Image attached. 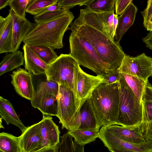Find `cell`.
<instances>
[{"instance_id": "cell-30", "label": "cell", "mask_w": 152, "mask_h": 152, "mask_svg": "<svg viewBox=\"0 0 152 152\" xmlns=\"http://www.w3.org/2000/svg\"><path fill=\"white\" fill-rule=\"evenodd\" d=\"M59 90V84L57 83L46 80L40 83L35 92L37 93L53 95L57 97Z\"/></svg>"}, {"instance_id": "cell-13", "label": "cell", "mask_w": 152, "mask_h": 152, "mask_svg": "<svg viewBox=\"0 0 152 152\" xmlns=\"http://www.w3.org/2000/svg\"><path fill=\"white\" fill-rule=\"evenodd\" d=\"M9 12L13 19V41L12 52L17 51L24 39L31 30L33 23L26 18H22L17 15L11 9Z\"/></svg>"}, {"instance_id": "cell-41", "label": "cell", "mask_w": 152, "mask_h": 152, "mask_svg": "<svg viewBox=\"0 0 152 152\" xmlns=\"http://www.w3.org/2000/svg\"><path fill=\"white\" fill-rule=\"evenodd\" d=\"M58 145L45 147L36 152H58Z\"/></svg>"}, {"instance_id": "cell-34", "label": "cell", "mask_w": 152, "mask_h": 152, "mask_svg": "<svg viewBox=\"0 0 152 152\" xmlns=\"http://www.w3.org/2000/svg\"><path fill=\"white\" fill-rule=\"evenodd\" d=\"M89 0H58L57 5L60 9L67 10L77 5H85Z\"/></svg>"}, {"instance_id": "cell-33", "label": "cell", "mask_w": 152, "mask_h": 152, "mask_svg": "<svg viewBox=\"0 0 152 152\" xmlns=\"http://www.w3.org/2000/svg\"><path fill=\"white\" fill-rule=\"evenodd\" d=\"M140 12L143 18L144 27L147 30L152 31V0L147 1L146 8Z\"/></svg>"}, {"instance_id": "cell-32", "label": "cell", "mask_w": 152, "mask_h": 152, "mask_svg": "<svg viewBox=\"0 0 152 152\" xmlns=\"http://www.w3.org/2000/svg\"><path fill=\"white\" fill-rule=\"evenodd\" d=\"M30 0H11L9 5L18 15L26 18V13L27 6Z\"/></svg>"}, {"instance_id": "cell-12", "label": "cell", "mask_w": 152, "mask_h": 152, "mask_svg": "<svg viewBox=\"0 0 152 152\" xmlns=\"http://www.w3.org/2000/svg\"><path fill=\"white\" fill-rule=\"evenodd\" d=\"M141 126L125 127L115 124L103 126L106 130L124 141L132 143L140 144L148 141L143 137Z\"/></svg>"}, {"instance_id": "cell-31", "label": "cell", "mask_w": 152, "mask_h": 152, "mask_svg": "<svg viewBox=\"0 0 152 152\" xmlns=\"http://www.w3.org/2000/svg\"><path fill=\"white\" fill-rule=\"evenodd\" d=\"M69 10L60 9L52 11L42 12L34 17L35 22L41 23L48 21L58 17L67 12Z\"/></svg>"}, {"instance_id": "cell-17", "label": "cell", "mask_w": 152, "mask_h": 152, "mask_svg": "<svg viewBox=\"0 0 152 152\" xmlns=\"http://www.w3.org/2000/svg\"><path fill=\"white\" fill-rule=\"evenodd\" d=\"M22 49L25 69L31 74L37 75L46 74L48 65L45 63L29 47L23 45Z\"/></svg>"}, {"instance_id": "cell-11", "label": "cell", "mask_w": 152, "mask_h": 152, "mask_svg": "<svg viewBox=\"0 0 152 152\" xmlns=\"http://www.w3.org/2000/svg\"><path fill=\"white\" fill-rule=\"evenodd\" d=\"M19 137L22 152H36L44 147L39 122L27 127Z\"/></svg>"}, {"instance_id": "cell-42", "label": "cell", "mask_w": 152, "mask_h": 152, "mask_svg": "<svg viewBox=\"0 0 152 152\" xmlns=\"http://www.w3.org/2000/svg\"><path fill=\"white\" fill-rule=\"evenodd\" d=\"M118 21V15L114 14L113 16V33L114 37L116 30L117 26Z\"/></svg>"}, {"instance_id": "cell-7", "label": "cell", "mask_w": 152, "mask_h": 152, "mask_svg": "<svg viewBox=\"0 0 152 152\" xmlns=\"http://www.w3.org/2000/svg\"><path fill=\"white\" fill-rule=\"evenodd\" d=\"M80 68L77 61L69 54H61L55 60L48 65L45 74L46 80L65 85L79 99L77 83Z\"/></svg>"}, {"instance_id": "cell-25", "label": "cell", "mask_w": 152, "mask_h": 152, "mask_svg": "<svg viewBox=\"0 0 152 152\" xmlns=\"http://www.w3.org/2000/svg\"><path fill=\"white\" fill-rule=\"evenodd\" d=\"M60 138L58 152H84V145H80L74 142L68 132Z\"/></svg>"}, {"instance_id": "cell-23", "label": "cell", "mask_w": 152, "mask_h": 152, "mask_svg": "<svg viewBox=\"0 0 152 152\" xmlns=\"http://www.w3.org/2000/svg\"><path fill=\"white\" fill-rule=\"evenodd\" d=\"M0 151L3 152H22L19 137L7 133L1 132Z\"/></svg>"}, {"instance_id": "cell-18", "label": "cell", "mask_w": 152, "mask_h": 152, "mask_svg": "<svg viewBox=\"0 0 152 152\" xmlns=\"http://www.w3.org/2000/svg\"><path fill=\"white\" fill-rule=\"evenodd\" d=\"M13 19L9 12L5 18L0 16V53L12 52Z\"/></svg>"}, {"instance_id": "cell-26", "label": "cell", "mask_w": 152, "mask_h": 152, "mask_svg": "<svg viewBox=\"0 0 152 152\" xmlns=\"http://www.w3.org/2000/svg\"><path fill=\"white\" fill-rule=\"evenodd\" d=\"M121 74L127 85L138 99L141 101L146 81L136 76L124 73Z\"/></svg>"}, {"instance_id": "cell-21", "label": "cell", "mask_w": 152, "mask_h": 152, "mask_svg": "<svg viewBox=\"0 0 152 152\" xmlns=\"http://www.w3.org/2000/svg\"><path fill=\"white\" fill-rule=\"evenodd\" d=\"M0 115L1 118L7 125L12 124L18 127L22 133L27 127L23 124L17 115L12 104L8 100L0 96Z\"/></svg>"}, {"instance_id": "cell-44", "label": "cell", "mask_w": 152, "mask_h": 152, "mask_svg": "<svg viewBox=\"0 0 152 152\" xmlns=\"http://www.w3.org/2000/svg\"><path fill=\"white\" fill-rule=\"evenodd\" d=\"M11 0H0V10L4 8L9 5Z\"/></svg>"}, {"instance_id": "cell-14", "label": "cell", "mask_w": 152, "mask_h": 152, "mask_svg": "<svg viewBox=\"0 0 152 152\" xmlns=\"http://www.w3.org/2000/svg\"><path fill=\"white\" fill-rule=\"evenodd\" d=\"M104 79L101 76H94L84 72L80 68L79 72L77 91L80 99L85 101Z\"/></svg>"}, {"instance_id": "cell-36", "label": "cell", "mask_w": 152, "mask_h": 152, "mask_svg": "<svg viewBox=\"0 0 152 152\" xmlns=\"http://www.w3.org/2000/svg\"><path fill=\"white\" fill-rule=\"evenodd\" d=\"M132 2V0H116L115 5V14L121 15Z\"/></svg>"}, {"instance_id": "cell-8", "label": "cell", "mask_w": 152, "mask_h": 152, "mask_svg": "<svg viewBox=\"0 0 152 152\" xmlns=\"http://www.w3.org/2000/svg\"><path fill=\"white\" fill-rule=\"evenodd\" d=\"M118 72L137 77L146 81L152 74V58L143 53L133 57L126 55Z\"/></svg>"}, {"instance_id": "cell-46", "label": "cell", "mask_w": 152, "mask_h": 152, "mask_svg": "<svg viewBox=\"0 0 152 152\" xmlns=\"http://www.w3.org/2000/svg\"><path fill=\"white\" fill-rule=\"evenodd\" d=\"M0 152H3L1 151H0Z\"/></svg>"}, {"instance_id": "cell-39", "label": "cell", "mask_w": 152, "mask_h": 152, "mask_svg": "<svg viewBox=\"0 0 152 152\" xmlns=\"http://www.w3.org/2000/svg\"><path fill=\"white\" fill-rule=\"evenodd\" d=\"M121 76V73L118 70L105 76L103 82L107 84H111L118 81Z\"/></svg>"}, {"instance_id": "cell-16", "label": "cell", "mask_w": 152, "mask_h": 152, "mask_svg": "<svg viewBox=\"0 0 152 152\" xmlns=\"http://www.w3.org/2000/svg\"><path fill=\"white\" fill-rule=\"evenodd\" d=\"M31 101L32 106L39 109L43 115L56 116L58 112L57 97L35 92V95Z\"/></svg>"}, {"instance_id": "cell-24", "label": "cell", "mask_w": 152, "mask_h": 152, "mask_svg": "<svg viewBox=\"0 0 152 152\" xmlns=\"http://www.w3.org/2000/svg\"><path fill=\"white\" fill-rule=\"evenodd\" d=\"M99 132L94 130H77L69 131L68 132L74 138L76 143L81 146H84L95 141L99 137Z\"/></svg>"}, {"instance_id": "cell-19", "label": "cell", "mask_w": 152, "mask_h": 152, "mask_svg": "<svg viewBox=\"0 0 152 152\" xmlns=\"http://www.w3.org/2000/svg\"><path fill=\"white\" fill-rule=\"evenodd\" d=\"M137 10L136 6L132 2L118 16V24L114 37V40L118 43L127 30L133 24Z\"/></svg>"}, {"instance_id": "cell-3", "label": "cell", "mask_w": 152, "mask_h": 152, "mask_svg": "<svg viewBox=\"0 0 152 152\" xmlns=\"http://www.w3.org/2000/svg\"><path fill=\"white\" fill-rule=\"evenodd\" d=\"M89 97L94 113L102 126L116 124L119 104L118 80L111 84L102 82Z\"/></svg>"}, {"instance_id": "cell-2", "label": "cell", "mask_w": 152, "mask_h": 152, "mask_svg": "<svg viewBox=\"0 0 152 152\" xmlns=\"http://www.w3.org/2000/svg\"><path fill=\"white\" fill-rule=\"evenodd\" d=\"M74 18L70 11L50 20L35 22L23 42L29 45L46 46L54 49L62 48L65 32Z\"/></svg>"}, {"instance_id": "cell-40", "label": "cell", "mask_w": 152, "mask_h": 152, "mask_svg": "<svg viewBox=\"0 0 152 152\" xmlns=\"http://www.w3.org/2000/svg\"><path fill=\"white\" fill-rule=\"evenodd\" d=\"M142 39L146 47L152 50V31H149Z\"/></svg>"}, {"instance_id": "cell-10", "label": "cell", "mask_w": 152, "mask_h": 152, "mask_svg": "<svg viewBox=\"0 0 152 152\" xmlns=\"http://www.w3.org/2000/svg\"><path fill=\"white\" fill-rule=\"evenodd\" d=\"M31 74L26 69L19 67L10 75L11 83L16 92L21 96L30 101L35 93Z\"/></svg>"}, {"instance_id": "cell-27", "label": "cell", "mask_w": 152, "mask_h": 152, "mask_svg": "<svg viewBox=\"0 0 152 152\" xmlns=\"http://www.w3.org/2000/svg\"><path fill=\"white\" fill-rule=\"evenodd\" d=\"M116 0H89L85 4L86 8L102 12L114 11Z\"/></svg>"}, {"instance_id": "cell-9", "label": "cell", "mask_w": 152, "mask_h": 152, "mask_svg": "<svg viewBox=\"0 0 152 152\" xmlns=\"http://www.w3.org/2000/svg\"><path fill=\"white\" fill-rule=\"evenodd\" d=\"M99 138L108 149H124L137 152H152V141H147L140 144H134L124 141L106 130L102 126L99 132Z\"/></svg>"}, {"instance_id": "cell-4", "label": "cell", "mask_w": 152, "mask_h": 152, "mask_svg": "<svg viewBox=\"0 0 152 152\" xmlns=\"http://www.w3.org/2000/svg\"><path fill=\"white\" fill-rule=\"evenodd\" d=\"M69 40V54L80 65L104 78L116 71L111 70L100 59L92 45L78 33L71 31Z\"/></svg>"}, {"instance_id": "cell-38", "label": "cell", "mask_w": 152, "mask_h": 152, "mask_svg": "<svg viewBox=\"0 0 152 152\" xmlns=\"http://www.w3.org/2000/svg\"><path fill=\"white\" fill-rule=\"evenodd\" d=\"M142 100L152 103V84L148 80L145 82Z\"/></svg>"}, {"instance_id": "cell-1", "label": "cell", "mask_w": 152, "mask_h": 152, "mask_svg": "<svg viewBox=\"0 0 152 152\" xmlns=\"http://www.w3.org/2000/svg\"><path fill=\"white\" fill-rule=\"evenodd\" d=\"M114 12L81 9L79 15L68 29L85 38L102 61L111 70L117 71L126 54L110 32L112 29Z\"/></svg>"}, {"instance_id": "cell-20", "label": "cell", "mask_w": 152, "mask_h": 152, "mask_svg": "<svg viewBox=\"0 0 152 152\" xmlns=\"http://www.w3.org/2000/svg\"><path fill=\"white\" fill-rule=\"evenodd\" d=\"M89 96L85 100L80 108V125L78 130L99 131L102 126L94 113Z\"/></svg>"}, {"instance_id": "cell-45", "label": "cell", "mask_w": 152, "mask_h": 152, "mask_svg": "<svg viewBox=\"0 0 152 152\" xmlns=\"http://www.w3.org/2000/svg\"><path fill=\"white\" fill-rule=\"evenodd\" d=\"M108 150L111 152H137L124 149L111 148Z\"/></svg>"}, {"instance_id": "cell-15", "label": "cell", "mask_w": 152, "mask_h": 152, "mask_svg": "<svg viewBox=\"0 0 152 152\" xmlns=\"http://www.w3.org/2000/svg\"><path fill=\"white\" fill-rule=\"evenodd\" d=\"M39 123L44 147L57 145L60 141V132L51 116L43 115V118Z\"/></svg>"}, {"instance_id": "cell-37", "label": "cell", "mask_w": 152, "mask_h": 152, "mask_svg": "<svg viewBox=\"0 0 152 152\" xmlns=\"http://www.w3.org/2000/svg\"><path fill=\"white\" fill-rule=\"evenodd\" d=\"M141 128L144 138L147 140L152 141V121L142 123Z\"/></svg>"}, {"instance_id": "cell-5", "label": "cell", "mask_w": 152, "mask_h": 152, "mask_svg": "<svg viewBox=\"0 0 152 152\" xmlns=\"http://www.w3.org/2000/svg\"><path fill=\"white\" fill-rule=\"evenodd\" d=\"M119 104L116 124L125 127L141 125L142 121L141 101L129 87L122 76L118 80Z\"/></svg>"}, {"instance_id": "cell-43", "label": "cell", "mask_w": 152, "mask_h": 152, "mask_svg": "<svg viewBox=\"0 0 152 152\" xmlns=\"http://www.w3.org/2000/svg\"><path fill=\"white\" fill-rule=\"evenodd\" d=\"M60 8L57 5H52L46 8L42 12L47 11H54L60 10Z\"/></svg>"}, {"instance_id": "cell-28", "label": "cell", "mask_w": 152, "mask_h": 152, "mask_svg": "<svg viewBox=\"0 0 152 152\" xmlns=\"http://www.w3.org/2000/svg\"><path fill=\"white\" fill-rule=\"evenodd\" d=\"M58 0H31L27 7L26 12L34 16L42 13L47 7L57 5Z\"/></svg>"}, {"instance_id": "cell-29", "label": "cell", "mask_w": 152, "mask_h": 152, "mask_svg": "<svg viewBox=\"0 0 152 152\" xmlns=\"http://www.w3.org/2000/svg\"><path fill=\"white\" fill-rule=\"evenodd\" d=\"M29 46L48 65L53 62L58 56L54 50V49L50 47L46 46Z\"/></svg>"}, {"instance_id": "cell-35", "label": "cell", "mask_w": 152, "mask_h": 152, "mask_svg": "<svg viewBox=\"0 0 152 152\" xmlns=\"http://www.w3.org/2000/svg\"><path fill=\"white\" fill-rule=\"evenodd\" d=\"M142 111V123L152 121V103L141 100Z\"/></svg>"}, {"instance_id": "cell-22", "label": "cell", "mask_w": 152, "mask_h": 152, "mask_svg": "<svg viewBox=\"0 0 152 152\" xmlns=\"http://www.w3.org/2000/svg\"><path fill=\"white\" fill-rule=\"evenodd\" d=\"M24 61L23 53L19 50L7 54L0 63V76L23 65Z\"/></svg>"}, {"instance_id": "cell-6", "label": "cell", "mask_w": 152, "mask_h": 152, "mask_svg": "<svg viewBox=\"0 0 152 152\" xmlns=\"http://www.w3.org/2000/svg\"><path fill=\"white\" fill-rule=\"evenodd\" d=\"M57 116L62 129L69 131L78 130L80 125V108L85 101L78 99L73 91L64 84L59 85L57 97Z\"/></svg>"}]
</instances>
